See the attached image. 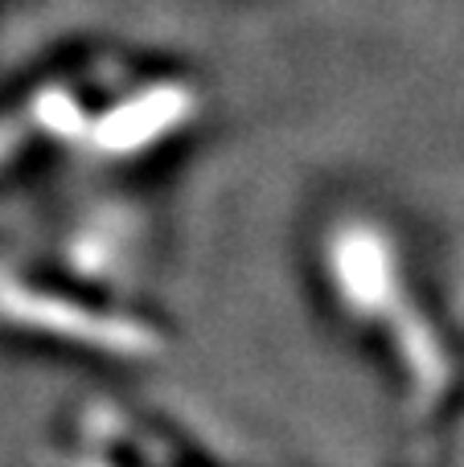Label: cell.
I'll use <instances>...</instances> for the list:
<instances>
[{
    "mask_svg": "<svg viewBox=\"0 0 464 467\" xmlns=\"http://www.w3.org/2000/svg\"><path fill=\"white\" fill-rule=\"evenodd\" d=\"M325 271L337 299L350 307V316L383 328L391 353L399 357V369L407 378L411 394L419 402L444 398L452 381V357L436 324L416 304L411 283L403 279L391 238L370 222H345L333 230L325 246Z\"/></svg>",
    "mask_w": 464,
    "mask_h": 467,
    "instance_id": "obj_1",
    "label": "cell"
}]
</instances>
